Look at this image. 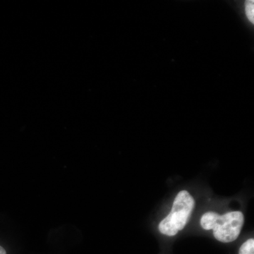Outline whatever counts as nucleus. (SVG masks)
I'll return each instance as SVG.
<instances>
[{
    "instance_id": "f257e3e1",
    "label": "nucleus",
    "mask_w": 254,
    "mask_h": 254,
    "mask_svg": "<svg viewBox=\"0 0 254 254\" xmlns=\"http://www.w3.org/2000/svg\"><path fill=\"white\" fill-rule=\"evenodd\" d=\"M244 221V215L240 211L230 212L223 215L208 212L200 219V225L204 230H213L217 240L229 243L238 238Z\"/></svg>"
},
{
    "instance_id": "f03ea898",
    "label": "nucleus",
    "mask_w": 254,
    "mask_h": 254,
    "mask_svg": "<svg viewBox=\"0 0 254 254\" xmlns=\"http://www.w3.org/2000/svg\"><path fill=\"white\" fill-rule=\"evenodd\" d=\"M194 205V199L190 193L181 190L175 198L171 212L159 225L160 232L170 237L176 235L186 226Z\"/></svg>"
},
{
    "instance_id": "7ed1b4c3",
    "label": "nucleus",
    "mask_w": 254,
    "mask_h": 254,
    "mask_svg": "<svg viewBox=\"0 0 254 254\" xmlns=\"http://www.w3.org/2000/svg\"><path fill=\"white\" fill-rule=\"evenodd\" d=\"M239 254H254V239L247 240L242 245Z\"/></svg>"
},
{
    "instance_id": "20e7f679",
    "label": "nucleus",
    "mask_w": 254,
    "mask_h": 254,
    "mask_svg": "<svg viewBox=\"0 0 254 254\" xmlns=\"http://www.w3.org/2000/svg\"><path fill=\"white\" fill-rule=\"evenodd\" d=\"M245 11L247 17L252 23H254V1H247L245 3Z\"/></svg>"
},
{
    "instance_id": "39448f33",
    "label": "nucleus",
    "mask_w": 254,
    "mask_h": 254,
    "mask_svg": "<svg viewBox=\"0 0 254 254\" xmlns=\"http://www.w3.org/2000/svg\"><path fill=\"white\" fill-rule=\"evenodd\" d=\"M0 254H6V251L1 246H0Z\"/></svg>"
}]
</instances>
